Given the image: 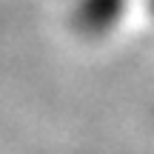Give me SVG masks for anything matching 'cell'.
Segmentation results:
<instances>
[{"mask_svg": "<svg viewBox=\"0 0 154 154\" xmlns=\"http://www.w3.org/2000/svg\"><path fill=\"white\" fill-rule=\"evenodd\" d=\"M120 0H86L83 3V17L88 20V26H103L117 14Z\"/></svg>", "mask_w": 154, "mask_h": 154, "instance_id": "1", "label": "cell"}]
</instances>
